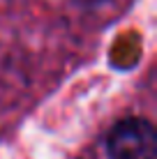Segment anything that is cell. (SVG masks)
I'll return each instance as SVG.
<instances>
[{"instance_id": "6da1fadb", "label": "cell", "mask_w": 157, "mask_h": 159, "mask_svg": "<svg viewBox=\"0 0 157 159\" xmlns=\"http://www.w3.org/2000/svg\"><path fill=\"white\" fill-rule=\"evenodd\" d=\"M111 159H155L157 139L148 120L127 118L116 125L106 139Z\"/></svg>"}]
</instances>
